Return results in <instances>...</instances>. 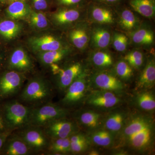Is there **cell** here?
<instances>
[{
    "label": "cell",
    "instance_id": "7bdbcfd3",
    "mask_svg": "<svg viewBox=\"0 0 155 155\" xmlns=\"http://www.w3.org/2000/svg\"><path fill=\"white\" fill-rule=\"evenodd\" d=\"M104 1H107L108 2H114L117 1V0H104Z\"/></svg>",
    "mask_w": 155,
    "mask_h": 155
},
{
    "label": "cell",
    "instance_id": "836d02e7",
    "mask_svg": "<svg viewBox=\"0 0 155 155\" xmlns=\"http://www.w3.org/2000/svg\"><path fill=\"white\" fill-rule=\"evenodd\" d=\"M124 59L130 67L135 69L140 68L143 63V55L142 53L137 51H134L127 54Z\"/></svg>",
    "mask_w": 155,
    "mask_h": 155
},
{
    "label": "cell",
    "instance_id": "6da1fadb",
    "mask_svg": "<svg viewBox=\"0 0 155 155\" xmlns=\"http://www.w3.org/2000/svg\"><path fill=\"white\" fill-rule=\"evenodd\" d=\"M154 130L153 121L150 117L141 114L128 116L118 134L119 146L139 152L145 151L153 141Z\"/></svg>",
    "mask_w": 155,
    "mask_h": 155
},
{
    "label": "cell",
    "instance_id": "1f68e13d",
    "mask_svg": "<svg viewBox=\"0 0 155 155\" xmlns=\"http://www.w3.org/2000/svg\"><path fill=\"white\" fill-rule=\"evenodd\" d=\"M29 16V21L32 26L38 28H44L48 26L47 18L43 13L31 11Z\"/></svg>",
    "mask_w": 155,
    "mask_h": 155
},
{
    "label": "cell",
    "instance_id": "484cf974",
    "mask_svg": "<svg viewBox=\"0 0 155 155\" xmlns=\"http://www.w3.org/2000/svg\"><path fill=\"white\" fill-rule=\"evenodd\" d=\"M64 55V51L58 50L40 52L38 57L43 64L51 65L61 61Z\"/></svg>",
    "mask_w": 155,
    "mask_h": 155
},
{
    "label": "cell",
    "instance_id": "9c48e42d",
    "mask_svg": "<svg viewBox=\"0 0 155 155\" xmlns=\"http://www.w3.org/2000/svg\"><path fill=\"white\" fill-rule=\"evenodd\" d=\"M121 102V100L114 92L97 90L90 94L86 99L87 104L97 107L113 108Z\"/></svg>",
    "mask_w": 155,
    "mask_h": 155
},
{
    "label": "cell",
    "instance_id": "f546056e",
    "mask_svg": "<svg viewBox=\"0 0 155 155\" xmlns=\"http://www.w3.org/2000/svg\"><path fill=\"white\" fill-rule=\"evenodd\" d=\"M94 19L101 23H111L114 22L113 15L110 11L102 8H95L93 10Z\"/></svg>",
    "mask_w": 155,
    "mask_h": 155
},
{
    "label": "cell",
    "instance_id": "8d00e7d4",
    "mask_svg": "<svg viewBox=\"0 0 155 155\" xmlns=\"http://www.w3.org/2000/svg\"><path fill=\"white\" fill-rule=\"evenodd\" d=\"M34 7L37 10H43L48 7L46 0H32Z\"/></svg>",
    "mask_w": 155,
    "mask_h": 155
},
{
    "label": "cell",
    "instance_id": "d6a6232c",
    "mask_svg": "<svg viewBox=\"0 0 155 155\" xmlns=\"http://www.w3.org/2000/svg\"><path fill=\"white\" fill-rule=\"evenodd\" d=\"M136 19L130 10H125L122 12L120 18V24L125 29L130 30L135 26Z\"/></svg>",
    "mask_w": 155,
    "mask_h": 155
},
{
    "label": "cell",
    "instance_id": "ba28073f",
    "mask_svg": "<svg viewBox=\"0 0 155 155\" xmlns=\"http://www.w3.org/2000/svg\"><path fill=\"white\" fill-rule=\"evenodd\" d=\"M24 79L22 75L17 71L6 72L0 78V96H11L21 89Z\"/></svg>",
    "mask_w": 155,
    "mask_h": 155
},
{
    "label": "cell",
    "instance_id": "b9f144b4",
    "mask_svg": "<svg viewBox=\"0 0 155 155\" xmlns=\"http://www.w3.org/2000/svg\"><path fill=\"white\" fill-rule=\"evenodd\" d=\"M25 0H10L11 2H16V1H23V2H25Z\"/></svg>",
    "mask_w": 155,
    "mask_h": 155
},
{
    "label": "cell",
    "instance_id": "8fae6325",
    "mask_svg": "<svg viewBox=\"0 0 155 155\" xmlns=\"http://www.w3.org/2000/svg\"><path fill=\"white\" fill-rule=\"evenodd\" d=\"M82 73V67L79 63H75L66 69L60 68L57 74L59 75L57 83L58 88L66 90L67 87Z\"/></svg>",
    "mask_w": 155,
    "mask_h": 155
},
{
    "label": "cell",
    "instance_id": "f35d334b",
    "mask_svg": "<svg viewBox=\"0 0 155 155\" xmlns=\"http://www.w3.org/2000/svg\"><path fill=\"white\" fill-rule=\"evenodd\" d=\"M60 4L66 5H74L77 4L81 1V0H59Z\"/></svg>",
    "mask_w": 155,
    "mask_h": 155
},
{
    "label": "cell",
    "instance_id": "52a82bcc",
    "mask_svg": "<svg viewBox=\"0 0 155 155\" xmlns=\"http://www.w3.org/2000/svg\"><path fill=\"white\" fill-rule=\"evenodd\" d=\"M87 87L84 75L81 73L67 87L66 94L61 102L66 106L76 104L83 98L86 93Z\"/></svg>",
    "mask_w": 155,
    "mask_h": 155
},
{
    "label": "cell",
    "instance_id": "ffe728a7",
    "mask_svg": "<svg viewBox=\"0 0 155 155\" xmlns=\"http://www.w3.org/2000/svg\"><path fill=\"white\" fill-rule=\"evenodd\" d=\"M130 5L134 11L147 17L155 14V5L152 0H131Z\"/></svg>",
    "mask_w": 155,
    "mask_h": 155
},
{
    "label": "cell",
    "instance_id": "7402d4cb",
    "mask_svg": "<svg viewBox=\"0 0 155 155\" xmlns=\"http://www.w3.org/2000/svg\"><path fill=\"white\" fill-rule=\"evenodd\" d=\"M47 150L50 153L55 154L71 153L69 137L50 139Z\"/></svg>",
    "mask_w": 155,
    "mask_h": 155
},
{
    "label": "cell",
    "instance_id": "74e56055",
    "mask_svg": "<svg viewBox=\"0 0 155 155\" xmlns=\"http://www.w3.org/2000/svg\"><path fill=\"white\" fill-rule=\"evenodd\" d=\"M9 134H10V132L8 131L0 134V150L5 144Z\"/></svg>",
    "mask_w": 155,
    "mask_h": 155
},
{
    "label": "cell",
    "instance_id": "f1b7e54d",
    "mask_svg": "<svg viewBox=\"0 0 155 155\" xmlns=\"http://www.w3.org/2000/svg\"><path fill=\"white\" fill-rule=\"evenodd\" d=\"M70 38L73 45L79 49H82L85 47L88 41V37L86 32L81 29L72 30L70 33Z\"/></svg>",
    "mask_w": 155,
    "mask_h": 155
},
{
    "label": "cell",
    "instance_id": "d590c367",
    "mask_svg": "<svg viewBox=\"0 0 155 155\" xmlns=\"http://www.w3.org/2000/svg\"><path fill=\"white\" fill-rule=\"evenodd\" d=\"M114 46L118 51H124L126 50L127 44V38L122 34H116L114 38Z\"/></svg>",
    "mask_w": 155,
    "mask_h": 155
},
{
    "label": "cell",
    "instance_id": "4316f807",
    "mask_svg": "<svg viewBox=\"0 0 155 155\" xmlns=\"http://www.w3.org/2000/svg\"><path fill=\"white\" fill-rule=\"evenodd\" d=\"M132 38L136 44L150 45L153 41V35L149 30L140 29L137 31L132 35Z\"/></svg>",
    "mask_w": 155,
    "mask_h": 155
},
{
    "label": "cell",
    "instance_id": "83f0119b",
    "mask_svg": "<svg viewBox=\"0 0 155 155\" xmlns=\"http://www.w3.org/2000/svg\"><path fill=\"white\" fill-rule=\"evenodd\" d=\"M93 39L97 47L105 48L108 46L110 41V35L108 31L104 29H96L93 35Z\"/></svg>",
    "mask_w": 155,
    "mask_h": 155
},
{
    "label": "cell",
    "instance_id": "ac0fdd59",
    "mask_svg": "<svg viewBox=\"0 0 155 155\" xmlns=\"http://www.w3.org/2000/svg\"><path fill=\"white\" fill-rule=\"evenodd\" d=\"M114 136L110 131L102 128L92 130L87 137L90 142L98 146L106 147L114 144Z\"/></svg>",
    "mask_w": 155,
    "mask_h": 155
},
{
    "label": "cell",
    "instance_id": "3957f363",
    "mask_svg": "<svg viewBox=\"0 0 155 155\" xmlns=\"http://www.w3.org/2000/svg\"><path fill=\"white\" fill-rule=\"evenodd\" d=\"M67 109L52 103H48L31 108L29 125L42 127L53 120L67 117Z\"/></svg>",
    "mask_w": 155,
    "mask_h": 155
},
{
    "label": "cell",
    "instance_id": "e0dca14e",
    "mask_svg": "<svg viewBox=\"0 0 155 155\" xmlns=\"http://www.w3.org/2000/svg\"><path fill=\"white\" fill-rule=\"evenodd\" d=\"M32 151L25 142L17 134H15L9 139L5 149V153L8 155H28Z\"/></svg>",
    "mask_w": 155,
    "mask_h": 155
},
{
    "label": "cell",
    "instance_id": "e575fe53",
    "mask_svg": "<svg viewBox=\"0 0 155 155\" xmlns=\"http://www.w3.org/2000/svg\"><path fill=\"white\" fill-rule=\"evenodd\" d=\"M116 71L118 76L123 79H129L133 74L131 67L128 63L124 61H119L117 63Z\"/></svg>",
    "mask_w": 155,
    "mask_h": 155
},
{
    "label": "cell",
    "instance_id": "8992f818",
    "mask_svg": "<svg viewBox=\"0 0 155 155\" xmlns=\"http://www.w3.org/2000/svg\"><path fill=\"white\" fill-rule=\"evenodd\" d=\"M42 128L50 139L69 137L79 131L78 125L76 122L69 120L67 117L53 120Z\"/></svg>",
    "mask_w": 155,
    "mask_h": 155
},
{
    "label": "cell",
    "instance_id": "5b68a950",
    "mask_svg": "<svg viewBox=\"0 0 155 155\" xmlns=\"http://www.w3.org/2000/svg\"><path fill=\"white\" fill-rule=\"evenodd\" d=\"M18 134L32 151L47 150L50 139L45 134L42 127L28 125L22 128Z\"/></svg>",
    "mask_w": 155,
    "mask_h": 155
},
{
    "label": "cell",
    "instance_id": "5bb4252c",
    "mask_svg": "<svg viewBox=\"0 0 155 155\" xmlns=\"http://www.w3.org/2000/svg\"><path fill=\"white\" fill-rule=\"evenodd\" d=\"M9 66L11 69L22 72L29 70L32 67V63L25 51L17 49L11 55Z\"/></svg>",
    "mask_w": 155,
    "mask_h": 155
},
{
    "label": "cell",
    "instance_id": "60d3db41",
    "mask_svg": "<svg viewBox=\"0 0 155 155\" xmlns=\"http://www.w3.org/2000/svg\"><path fill=\"white\" fill-rule=\"evenodd\" d=\"M89 155H97L99 154V153L96 150H93L89 153Z\"/></svg>",
    "mask_w": 155,
    "mask_h": 155
},
{
    "label": "cell",
    "instance_id": "2e32d148",
    "mask_svg": "<svg viewBox=\"0 0 155 155\" xmlns=\"http://www.w3.org/2000/svg\"><path fill=\"white\" fill-rule=\"evenodd\" d=\"M155 65L153 61H149L139 78L137 83V89L147 90L155 85Z\"/></svg>",
    "mask_w": 155,
    "mask_h": 155
},
{
    "label": "cell",
    "instance_id": "30bf717a",
    "mask_svg": "<svg viewBox=\"0 0 155 155\" xmlns=\"http://www.w3.org/2000/svg\"><path fill=\"white\" fill-rule=\"evenodd\" d=\"M93 83L98 89L112 92L121 91L124 87L123 84L117 78L104 72L94 77Z\"/></svg>",
    "mask_w": 155,
    "mask_h": 155
},
{
    "label": "cell",
    "instance_id": "ab89813d",
    "mask_svg": "<svg viewBox=\"0 0 155 155\" xmlns=\"http://www.w3.org/2000/svg\"><path fill=\"white\" fill-rule=\"evenodd\" d=\"M5 123L4 122L2 117L0 115V134L5 132Z\"/></svg>",
    "mask_w": 155,
    "mask_h": 155
},
{
    "label": "cell",
    "instance_id": "9a60e30c",
    "mask_svg": "<svg viewBox=\"0 0 155 155\" xmlns=\"http://www.w3.org/2000/svg\"><path fill=\"white\" fill-rule=\"evenodd\" d=\"M76 123L88 129H96L101 123V115L94 111L79 112L75 115Z\"/></svg>",
    "mask_w": 155,
    "mask_h": 155
},
{
    "label": "cell",
    "instance_id": "ee69618b",
    "mask_svg": "<svg viewBox=\"0 0 155 155\" xmlns=\"http://www.w3.org/2000/svg\"><path fill=\"white\" fill-rule=\"evenodd\" d=\"M5 1V0H0V2H4V1Z\"/></svg>",
    "mask_w": 155,
    "mask_h": 155
},
{
    "label": "cell",
    "instance_id": "d4e9b609",
    "mask_svg": "<svg viewBox=\"0 0 155 155\" xmlns=\"http://www.w3.org/2000/svg\"><path fill=\"white\" fill-rule=\"evenodd\" d=\"M79 17V12L75 10H62L54 15V19L60 24L71 23L78 19Z\"/></svg>",
    "mask_w": 155,
    "mask_h": 155
},
{
    "label": "cell",
    "instance_id": "4fadbf2b",
    "mask_svg": "<svg viewBox=\"0 0 155 155\" xmlns=\"http://www.w3.org/2000/svg\"><path fill=\"white\" fill-rule=\"evenodd\" d=\"M127 114L122 111L111 113L103 121V128L110 131L114 135L118 134L125 125Z\"/></svg>",
    "mask_w": 155,
    "mask_h": 155
},
{
    "label": "cell",
    "instance_id": "277c9868",
    "mask_svg": "<svg viewBox=\"0 0 155 155\" xmlns=\"http://www.w3.org/2000/svg\"><path fill=\"white\" fill-rule=\"evenodd\" d=\"M31 110V108L15 100L7 104L5 107V116L8 127L14 130L28 126Z\"/></svg>",
    "mask_w": 155,
    "mask_h": 155
},
{
    "label": "cell",
    "instance_id": "d6986e66",
    "mask_svg": "<svg viewBox=\"0 0 155 155\" xmlns=\"http://www.w3.org/2000/svg\"><path fill=\"white\" fill-rule=\"evenodd\" d=\"M29 6L23 1L12 2L6 10L7 15L13 19H22L30 15Z\"/></svg>",
    "mask_w": 155,
    "mask_h": 155
},
{
    "label": "cell",
    "instance_id": "cb8c5ba5",
    "mask_svg": "<svg viewBox=\"0 0 155 155\" xmlns=\"http://www.w3.org/2000/svg\"><path fill=\"white\" fill-rule=\"evenodd\" d=\"M136 103L139 107L144 110H155V97L151 92L145 90L139 94L136 98Z\"/></svg>",
    "mask_w": 155,
    "mask_h": 155
},
{
    "label": "cell",
    "instance_id": "7c38bea8",
    "mask_svg": "<svg viewBox=\"0 0 155 155\" xmlns=\"http://www.w3.org/2000/svg\"><path fill=\"white\" fill-rule=\"evenodd\" d=\"M29 44L32 49L38 53L60 50L62 47L60 41L50 35L31 38Z\"/></svg>",
    "mask_w": 155,
    "mask_h": 155
},
{
    "label": "cell",
    "instance_id": "44dd1931",
    "mask_svg": "<svg viewBox=\"0 0 155 155\" xmlns=\"http://www.w3.org/2000/svg\"><path fill=\"white\" fill-rule=\"evenodd\" d=\"M21 30V25L12 20H4L0 22V35L7 39L15 38Z\"/></svg>",
    "mask_w": 155,
    "mask_h": 155
},
{
    "label": "cell",
    "instance_id": "603a6c76",
    "mask_svg": "<svg viewBox=\"0 0 155 155\" xmlns=\"http://www.w3.org/2000/svg\"><path fill=\"white\" fill-rule=\"evenodd\" d=\"M71 146V153H80L87 149L89 141L87 136L79 131L69 137Z\"/></svg>",
    "mask_w": 155,
    "mask_h": 155
},
{
    "label": "cell",
    "instance_id": "4dcf8cb0",
    "mask_svg": "<svg viewBox=\"0 0 155 155\" xmlns=\"http://www.w3.org/2000/svg\"><path fill=\"white\" fill-rule=\"evenodd\" d=\"M92 61L95 65L102 68L109 67L113 64L111 56L107 53L102 51L95 53L93 56Z\"/></svg>",
    "mask_w": 155,
    "mask_h": 155
},
{
    "label": "cell",
    "instance_id": "7a4b0ae2",
    "mask_svg": "<svg viewBox=\"0 0 155 155\" xmlns=\"http://www.w3.org/2000/svg\"><path fill=\"white\" fill-rule=\"evenodd\" d=\"M52 93V87L47 81L42 78L35 77L23 89L20 98L28 104H42L49 99Z\"/></svg>",
    "mask_w": 155,
    "mask_h": 155
}]
</instances>
